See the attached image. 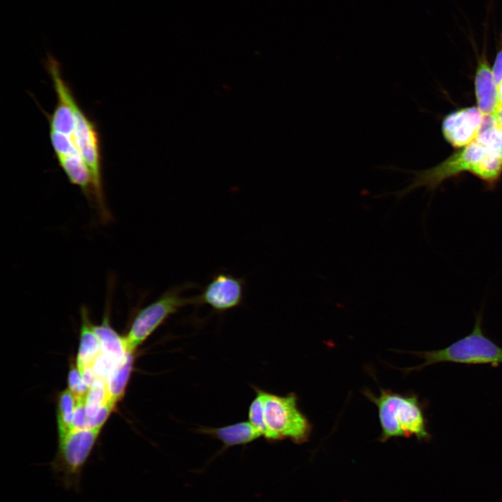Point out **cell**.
Instances as JSON below:
<instances>
[{
  "label": "cell",
  "instance_id": "cell-1",
  "mask_svg": "<svg viewBox=\"0 0 502 502\" xmlns=\"http://www.w3.org/2000/svg\"><path fill=\"white\" fill-rule=\"evenodd\" d=\"M364 395L378 409L381 429L380 441L411 436L418 440L429 439L426 420L416 395H404L384 389H381L379 395L370 390H365Z\"/></svg>",
  "mask_w": 502,
  "mask_h": 502
},
{
  "label": "cell",
  "instance_id": "cell-2",
  "mask_svg": "<svg viewBox=\"0 0 502 502\" xmlns=\"http://www.w3.org/2000/svg\"><path fill=\"white\" fill-rule=\"evenodd\" d=\"M424 359L423 363L406 369L419 370L427 366L444 362L463 364H489L497 367L502 363V348L486 337L482 330V314L476 319L472 332L448 347L435 351L413 352Z\"/></svg>",
  "mask_w": 502,
  "mask_h": 502
},
{
  "label": "cell",
  "instance_id": "cell-3",
  "mask_svg": "<svg viewBox=\"0 0 502 502\" xmlns=\"http://www.w3.org/2000/svg\"><path fill=\"white\" fill-rule=\"evenodd\" d=\"M261 395L267 434L265 439L275 442L289 439L296 443L306 441L312 425L298 406L295 394L279 395L253 387Z\"/></svg>",
  "mask_w": 502,
  "mask_h": 502
},
{
  "label": "cell",
  "instance_id": "cell-4",
  "mask_svg": "<svg viewBox=\"0 0 502 502\" xmlns=\"http://www.w3.org/2000/svg\"><path fill=\"white\" fill-rule=\"evenodd\" d=\"M100 431L98 427L71 430L59 440L57 452L50 465L54 476L66 489L79 490L83 471Z\"/></svg>",
  "mask_w": 502,
  "mask_h": 502
},
{
  "label": "cell",
  "instance_id": "cell-5",
  "mask_svg": "<svg viewBox=\"0 0 502 502\" xmlns=\"http://www.w3.org/2000/svg\"><path fill=\"white\" fill-rule=\"evenodd\" d=\"M75 126L73 137L89 171L93 199L101 219L107 222L111 214L105 204L102 177L101 138L96 123L84 112L76 98L73 100Z\"/></svg>",
  "mask_w": 502,
  "mask_h": 502
},
{
  "label": "cell",
  "instance_id": "cell-6",
  "mask_svg": "<svg viewBox=\"0 0 502 502\" xmlns=\"http://www.w3.org/2000/svg\"><path fill=\"white\" fill-rule=\"evenodd\" d=\"M197 287L192 282L172 287L136 314L125 337L128 352H135L158 328L184 306L196 305V298L183 296L185 291Z\"/></svg>",
  "mask_w": 502,
  "mask_h": 502
},
{
  "label": "cell",
  "instance_id": "cell-7",
  "mask_svg": "<svg viewBox=\"0 0 502 502\" xmlns=\"http://www.w3.org/2000/svg\"><path fill=\"white\" fill-rule=\"evenodd\" d=\"M487 146L478 140L466 146L462 151L457 152L446 161L431 169L411 172L414 177L412 182L403 189L386 192L380 196L391 195L400 199L413 190L420 187L428 190L435 189L444 180L468 171L478 176L482 158Z\"/></svg>",
  "mask_w": 502,
  "mask_h": 502
},
{
  "label": "cell",
  "instance_id": "cell-8",
  "mask_svg": "<svg viewBox=\"0 0 502 502\" xmlns=\"http://www.w3.org/2000/svg\"><path fill=\"white\" fill-rule=\"evenodd\" d=\"M245 280L231 274L218 273L196 297V305L206 304L218 313H222L242 305Z\"/></svg>",
  "mask_w": 502,
  "mask_h": 502
},
{
  "label": "cell",
  "instance_id": "cell-9",
  "mask_svg": "<svg viewBox=\"0 0 502 502\" xmlns=\"http://www.w3.org/2000/svg\"><path fill=\"white\" fill-rule=\"evenodd\" d=\"M483 118L484 115L475 107L451 113L443 121V135L453 146H466L476 140Z\"/></svg>",
  "mask_w": 502,
  "mask_h": 502
},
{
  "label": "cell",
  "instance_id": "cell-10",
  "mask_svg": "<svg viewBox=\"0 0 502 502\" xmlns=\"http://www.w3.org/2000/svg\"><path fill=\"white\" fill-rule=\"evenodd\" d=\"M478 108L484 116L492 115L499 105L498 86L486 60L479 62L476 75Z\"/></svg>",
  "mask_w": 502,
  "mask_h": 502
},
{
  "label": "cell",
  "instance_id": "cell-11",
  "mask_svg": "<svg viewBox=\"0 0 502 502\" xmlns=\"http://www.w3.org/2000/svg\"><path fill=\"white\" fill-rule=\"evenodd\" d=\"M199 431L219 440L226 448L245 445L261 437L248 420L219 427H204Z\"/></svg>",
  "mask_w": 502,
  "mask_h": 502
},
{
  "label": "cell",
  "instance_id": "cell-12",
  "mask_svg": "<svg viewBox=\"0 0 502 502\" xmlns=\"http://www.w3.org/2000/svg\"><path fill=\"white\" fill-rule=\"evenodd\" d=\"M80 313L82 320L80 342L76 362L79 370L91 366L95 359L102 352L100 343L93 330V324L90 320L87 308L82 307Z\"/></svg>",
  "mask_w": 502,
  "mask_h": 502
},
{
  "label": "cell",
  "instance_id": "cell-13",
  "mask_svg": "<svg viewBox=\"0 0 502 502\" xmlns=\"http://www.w3.org/2000/svg\"><path fill=\"white\" fill-rule=\"evenodd\" d=\"M109 297L107 301V307L102 321L100 325H93V330L100 343L101 351L116 363L121 361L127 349L125 337L119 335L110 326L108 314Z\"/></svg>",
  "mask_w": 502,
  "mask_h": 502
},
{
  "label": "cell",
  "instance_id": "cell-14",
  "mask_svg": "<svg viewBox=\"0 0 502 502\" xmlns=\"http://www.w3.org/2000/svg\"><path fill=\"white\" fill-rule=\"evenodd\" d=\"M134 360V352H128L123 359L113 369L106 381L109 400L115 404L123 395Z\"/></svg>",
  "mask_w": 502,
  "mask_h": 502
},
{
  "label": "cell",
  "instance_id": "cell-15",
  "mask_svg": "<svg viewBox=\"0 0 502 502\" xmlns=\"http://www.w3.org/2000/svg\"><path fill=\"white\" fill-rule=\"evenodd\" d=\"M76 403V397L68 388L61 392L58 396L56 417L59 440L65 437L72 430Z\"/></svg>",
  "mask_w": 502,
  "mask_h": 502
},
{
  "label": "cell",
  "instance_id": "cell-16",
  "mask_svg": "<svg viewBox=\"0 0 502 502\" xmlns=\"http://www.w3.org/2000/svg\"><path fill=\"white\" fill-rule=\"evenodd\" d=\"M109 400L106 381L97 379L89 388L85 397V409L89 419L93 418L98 410Z\"/></svg>",
  "mask_w": 502,
  "mask_h": 502
},
{
  "label": "cell",
  "instance_id": "cell-17",
  "mask_svg": "<svg viewBox=\"0 0 502 502\" xmlns=\"http://www.w3.org/2000/svg\"><path fill=\"white\" fill-rule=\"evenodd\" d=\"M254 390L256 395L248 408V421L265 439L267 428L264 419L263 400L260 393L256 389Z\"/></svg>",
  "mask_w": 502,
  "mask_h": 502
},
{
  "label": "cell",
  "instance_id": "cell-18",
  "mask_svg": "<svg viewBox=\"0 0 502 502\" xmlns=\"http://www.w3.org/2000/svg\"><path fill=\"white\" fill-rule=\"evenodd\" d=\"M68 389L76 399L85 397L89 388L83 383L77 363H70L68 376Z\"/></svg>",
  "mask_w": 502,
  "mask_h": 502
},
{
  "label": "cell",
  "instance_id": "cell-19",
  "mask_svg": "<svg viewBox=\"0 0 502 502\" xmlns=\"http://www.w3.org/2000/svg\"><path fill=\"white\" fill-rule=\"evenodd\" d=\"M118 363L101 352L93 361L91 367L97 379L106 381Z\"/></svg>",
  "mask_w": 502,
  "mask_h": 502
},
{
  "label": "cell",
  "instance_id": "cell-20",
  "mask_svg": "<svg viewBox=\"0 0 502 502\" xmlns=\"http://www.w3.org/2000/svg\"><path fill=\"white\" fill-rule=\"evenodd\" d=\"M116 404L109 400L101 406L96 414L88 420V428H102Z\"/></svg>",
  "mask_w": 502,
  "mask_h": 502
},
{
  "label": "cell",
  "instance_id": "cell-21",
  "mask_svg": "<svg viewBox=\"0 0 502 502\" xmlns=\"http://www.w3.org/2000/svg\"><path fill=\"white\" fill-rule=\"evenodd\" d=\"M76 400L77 403L73 419L72 430L88 428V417L86 413L84 397Z\"/></svg>",
  "mask_w": 502,
  "mask_h": 502
},
{
  "label": "cell",
  "instance_id": "cell-22",
  "mask_svg": "<svg viewBox=\"0 0 502 502\" xmlns=\"http://www.w3.org/2000/svg\"><path fill=\"white\" fill-rule=\"evenodd\" d=\"M83 383L89 388L97 379L91 366L79 370Z\"/></svg>",
  "mask_w": 502,
  "mask_h": 502
},
{
  "label": "cell",
  "instance_id": "cell-23",
  "mask_svg": "<svg viewBox=\"0 0 502 502\" xmlns=\"http://www.w3.org/2000/svg\"><path fill=\"white\" fill-rule=\"evenodd\" d=\"M492 73L497 86L502 81V50H501L496 58L493 67Z\"/></svg>",
  "mask_w": 502,
  "mask_h": 502
},
{
  "label": "cell",
  "instance_id": "cell-24",
  "mask_svg": "<svg viewBox=\"0 0 502 502\" xmlns=\"http://www.w3.org/2000/svg\"><path fill=\"white\" fill-rule=\"evenodd\" d=\"M494 117L496 127L502 130V105H499L495 111V112L492 114Z\"/></svg>",
  "mask_w": 502,
  "mask_h": 502
},
{
  "label": "cell",
  "instance_id": "cell-25",
  "mask_svg": "<svg viewBox=\"0 0 502 502\" xmlns=\"http://www.w3.org/2000/svg\"><path fill=\"white\" fill-rule=\"evenodd\" d=\"M498 96H499V105H502V81L498 85Z\"/></svg>",
  "mask_w": 502,
  "mask_h": 502
}]
</instances>
